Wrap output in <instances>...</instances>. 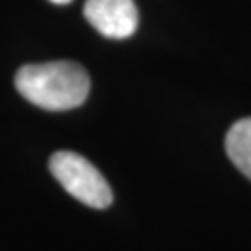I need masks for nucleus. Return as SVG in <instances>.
Returning <instances> with one entry per match:
<instances>
[{"label":"nucleus","mask_w":251,"mask_h":251,"mask_svg":"<svg viewBox=\"0 0 251 251\" xmlns=\"http://www.w3.org/2000/svg\"><path fill=\"white\" fill-rule=\"evenodd\" d=\"M50 2H54V4H69L71 0H50Z\"/></svg>","instance_id":"obj_5"},{"label":"nucleus","mask_w":251,"mask_h":251,"mask_svg":"<svg viewBox=\"0 0 251 251\" xmlns=\"http://www.w3.org/2000/svg\"><path fill=\"white\" fill-rule=\"evenodd\" d=\"M84 17L99 34L110 39L130 37L138 28V8L134 0H88Z\"/></svg>","instance_id":"obj_3"},{"label":"nucleus","mask_w":251,"mask_h":251,"mask_svg":"<svg viewBox=\"0 0 251 251\" xmlns=\"http://www.w3.org/2000/svg\"><path fill=\"white\" fill-rule=\"evenodd\" d=\"M225 151L234 166L251 180V117H244L229 128Z\"/></svg>","instance_id":"obj_4"},{"label":"nucleus","mask_w":251,"mask_h":251,"mask_svg":"<svg viewBox=\"0 0 251 251\" xmlns=\"http://www.w3.org/2000/svg\"><path fill=\"white\" fill-rule=\"evenodd\" d=\"M90 86L86 69L67 60L25 65L15 75L19 93L28 102L50 112H63L84 104L90 95Z\"/></svg>","instance_id":"obj_1"},{"label":"nucleus","mask_w":251,"mask_h":251,"mask_svg":"<svg viewBox=\"0 0 251 251\" xmlns=\"http://www.w3.org/2000/svg\"><path fill=\"white\" fill-rule=\"evenodd\" d=\"M54 179L62 184L67 194H71L80 203L91 208H108L114 201L112 188L106 179L88 158L73 151H58L49 162Z\"/></svg>","instance_id":"obj_2"}]
</instances>
